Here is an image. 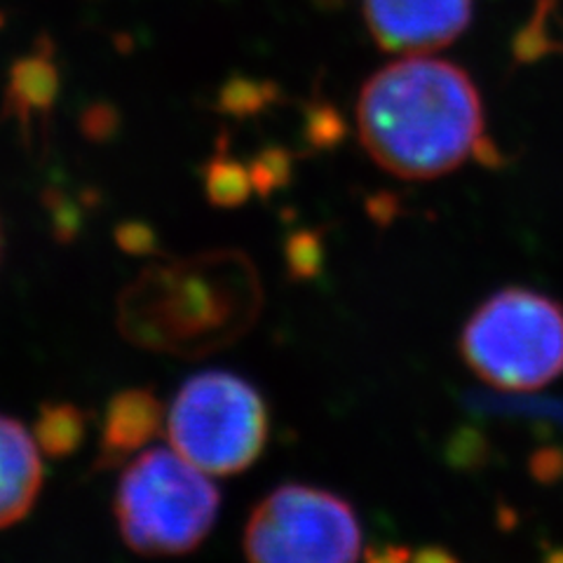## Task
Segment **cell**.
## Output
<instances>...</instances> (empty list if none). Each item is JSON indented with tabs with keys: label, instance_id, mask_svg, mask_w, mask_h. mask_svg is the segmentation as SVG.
I'll return each instance as SVG.
<instances>
[{
	"label": "cell",
	"instance_id": "30bf717a",
	"mask_svg": "<svg viewBox=\"0 0 563 563\" xmlns=\"http://www.w3.org/2000/svg\"><path fill=\"white\" fill-rule=\"evenodd\" d=\"M161 401L151 390L132 387V390L118 393L106 409L97 467H115L130 453L146 446L161 430Z\"/></svg>",
	"mask_w": 563,
	"mask_h": 563
},
{
	"label": "cell",
	"instance_id": "7c38bea8",
	"mask_svg": "<svg viewBox=\"0 0 563 563\" xmlns=\"http://www.w3.org/2000/svg\"><path fill=\"white\" fill-rule=\"evenodd\" d=\"M115 122H118V115H115L111 106L95 103L82 113L80 125H82V132H85L87 139L103 141L115 132Z\"/></svg>",
	"mask_w": 563,
	"mask_h": 563
},
{
	"label": "cell",
	"instance_id": "5bb4252c",
	"mask_svg": "<svg viewBox=\"0 0 563 563\" xmlns=\"http://www.w3.org/2000/svg\"><path fill=\"white\" fill-rule=\"evenodd\" d=\"M314 3L320 5V8H324V10H336V8H341L345 3V0H314Z\"/></svg>",
	"mask_w": 563,
	"mask_h": 563
},
{
	"label": "cell",
	"instance_id": "9c48e42d",
	"mask_svg": "<svg viewBox=\"0 0 563 563\" xmlns=\"http://www.w3.org/2000/svg\"><path fill=\"white\" fill-rule=\"evenodd\" d=\"M59 95V68L55 49L47 41L35 43L29 55L20 57L12 68L5 87L3 115L14 118L24 132L52 113Z\"/></svg>",
	"mask_w": 563,
	"mask_h": 563
},
{
	"label": "cell",
	"instance_id": "6da1fadb",
	"mask_svg": "<svg viewBox=\"0 0 563 563\" xmlns=\"http://www.w3.org/2000/svg\"><path fill=\"white\" fill-rule=\"evenodd\" d=\"M357 130L378 167L399 179L428 181L465 165L482 146L484 109L461 66L411 55L364 82Z\"/></svg>",
	"mask_w": 563,
	"mask_h": 563
},
{
	"label": "cell",
	"instance_id": "3957f363",
	"mask_svg": "<svg viewBox=\"0 0 563 563\" xmlns=\"http://www.w3.org/2000/svg\"><path fill=\"white\" fill-rule=\"evenodd\" d=\"M461 352L490 387L540 390L563 372V308L533 289H503L472 312Z\"/></svg>",
	"mask_w": 563,
	"mask_h": 563
},
{
	"label": "cell",
	"instance_id": "8992f818",
	"mask_svg": "<svg viewBox=\"0 0 563 563\" xmlns=\"http://www.w3.org/2000/svg\"><path fill=\"white\" fill-rule=\"evenodd\" d=\"M244 554L258 563H345L362 554V528L336 493L285 484L263 498L244 528Z\"/></svg>",
	"mask_w": 563,
	"mask_h": 563
},
{
	"label": "cell",
	"instance_id": "4fadbf2b",
	"mask_svg": "<svg viewBox=\"0 0 563 563\" xmlns=\"http://www.w3.org/2000/svg\"><path fill=\"white\" fill-rule=\"evenodd\" d=\"M115 240L130 254H144L153 250V235L141 223H122L115 231Z\"/></svg>",
	"mask_w": 563,
	"mask_h": 563
},
{
	"label": "cell",
	"instance_id": "52a82bcc",
	"mask_svg": "<svg viewBox=\"0 0 563 563\" xmlns=\"http://www.w3.org/2000/svg\"><path fill=\"white\" fill-rule=\"evenodd\" d=\"M366 24L385 52H428L451 45L472 16V0H364Z\"/></svg>",
	"mask_w": 563,
	"mask_h": 563
},
{
	"label": "cell",
	"instance_id": "7a4b0ae2",
	"mask_svg": "<svg viewBox=\"0 0 563 563\" xmlns=\"http://www.w3.org/2000/svg\"><path fill=\"white\" fill-rule=\"evenodd\" d=\"M256 308L250 263L209 254L141 273L120 298V327L139 345L190 355L240 336Z\"/></svg>",
	"mask_w": 563,
	"mask_h": 563
},
{
	"label": "cell",
	"instance_id": "277c9868",
	"mask_svg": "<svg viewBox=\"0 0 563 563\" xmlns=\"http://www.w3.org/2000/svg\"><path fill=\"white\" fill-rule=\"evenodd\" d=\"M219 515V490L205 472L174 449H148L118 484L115 519L139 554L165 556L196 550Z\"/></svg>",
	"mask_w": 563,
	"mask_h": 563
},
{
	"label": "cell",
	"instance_id": "8fae6325",
	"mask_svg": "<svg viewBox=\"0 0 563 563\" xmlns=\"http://www.w3.org/2000/svg\"><path fill=\"white\" fill-rule=\"evenodd\" d=\"M85 432V413L74 404H43L35 420V444L49 457H66L78 451Z\"/></svg>",
	"mask_w": 563,
	"mask_h": 563
},
{
	"label": "cell",
	"instance_id": "5b68a950",
	"mask_svg": "<svg viewBox=\"0 0 563 563\" xmlns=\"http://www.w3.org/2000/svg\"><path fill=\"white\" fill-rule=\"evenodd\" d=\"M169 444L205 474H238L256 463L268 442V411L252 383L207 372L184 383L169 420Z\"/></svg>",
	"mask_w": 563,
	"mask_h": 563
},
{
	"label": "cell",
	"instance_id": "ba28073f",
	"mask_svg": "<svg viewBox=\"0 0 563 563\" xmlns=\"http://www.w3.org/2000/svg\"><path fill=\"white\" fill-rule=\"evenodd\" d=\"M41 455L20 422L0 416V528L20 521L38 498Z\"/></svg>",
	"mask_w": 563,
	"mask_h": 563
}]
</instances>
